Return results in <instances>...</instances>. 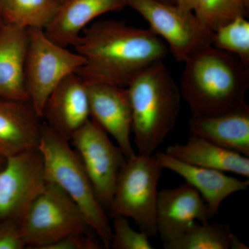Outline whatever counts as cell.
Returning a JSON list of instances; mask_svg holds the SVG:
<instances>
[{
    "mask_svg": "<svg viewBox=\"0 0 249 249\" xmlns=\"http://www.w3.org/2000/svg\"><path fill=\"white\" fill-rule=\"evenodd\" d=\"M127 89L138 154L153 155L175 128L182 98L179 88L160 60L139 73Z\"/></svg>",
    "mask_w": 249,
    "mask_h": 249,
    "instance_id": "cell-3",
    "label": "cell"
},
{
    "mask_svg": "<svg viewBox=\"0 0 249 249\" xmlns=\"http://www.w3.org/2000/svg\"><path fill=\"white\" fill-rule=\"evenodd\" d=\"M38 147L43 157L47 181L55 183L67 193L83 213L103 247L110 248V222L70 141L43 123Z\"/></svg>",
    "mask_w": 249,
    "mask_h": 249,
    "instance_id": "cell-4",
    "label": "cell"
},
{
    "mask_svg": "<svg viewBox=\"0 0 249 249\" xmlns=\"http://www.w3.org/2000/svg\"><path fill=\"white\" fill-rule=\"evenodd\" d=\"M27 249L21 225L14 221L0 222V249Z\"/></svg>",
    "mask_w": 249,
    "mask_h": 249,
    "instance_id": "cell-26",
    "label": "cell"
},
{
    "mask_svg": "<svg viewBox=\"0 0 249 249\" xmlns=\"http://www.w3.org/2000/svg\"><path fill=\"white\" fill-rule=\"evenodd\" d=\"M191 134L249 157V107L215 116L192 115Z\"/></svg>",
    "mask_w": 249,
    "mask_h": 249,
    "instance_id": "cell-17",
    "label": "cell"
},
{
    "mask_svg": "<svg viewBox=\"0 0 249 249\" xmlns=\"http://www.w3.org/2000/svg\"><path fill=\"white\" fill-rule=\"evenodd\" d=\"M124 2L148 22L150 30L163 40L178 62H184L192 53L212 45L213 31L204 27L192 11L160 0Z\"/></svg>",
    "mask_w": 249,
    "mask_h": 249,
    "instance_id": "cell-8",
    "label": "cell"
},
{
    "mask_svg": "<svg viewBox=\"0 0 249 249\" xmlns=\"http://www.w3.org/2000/svg\"><path fill=\"white\" fill-rule=\"evenodd\" d=\"M111 248L114 249H152L149 236L145 232L137 231L122 216L113 217Z\"/></svg>",
    "mask_w": 249,
    "mask_h": 249,
    "instance_id": "cell-24",
    "label": "cell"
},
{
    "mask_svg": "<svg viewBox=\"0 0 249 249\" xmlns=\"http://www.w3.org/2000/svg\"><path fill=\"white\" fill-rule=\"evenodd\" d=\"M5 23L4 15H3L2 8H1V1H0V27Z\"/></svg>",
    "mask_w": 249,
    "mask_h": 249,
    "instance_id": "cell-29",
    "label": "cell"
},
{
    "mask_svg": "<svg viewBox=\"0 0 249 249\" xmlns=\"http://www.w3.org/2000/svg\"><path fill=\"white\" fill-rule=\"evenodd\" d=\"M164 2L170 3V4H177V0H160Z\"/></svg>",
    "mask_w": 249,
    "mask_h": 249,
    "instance_id": "cell-31",
    "label": "cell"
},
{
    "mask_svg": "<svg viewBox=\"0 0 249 249\" xmlns=\"http://www.w3.org/2000/svg\"><path fill=\"white\" fill-rule=\"evenodd\" d=\"M212 46L231 53L249 67V22L247 17L236 18L213 32Z\"/></svg>",
    "mask_w": 249,
    "mask_h": 249,
    "instance_id": "cell-23",
    "label": "cell"
},
{
    "mask_svg": "<svg viewBox=\"0 0 249 249\" xmlns=\"http://www.w3.org/2000/svg\"><path fill=\"white\" fill-rule=\"evenodd\" d=\"M232 234L227 224L195 222L165 249H229Z\"/></svg>",
    "mask_w": 249,
    "mask_h": 249,
    "instance_id": "cell-21",
    "label": "cell"
},
{
    "mask_svg": "<svg viewBox=\"0 0 249 249\" xmlns=\"http://www.w3.org/2000/svg\"><path fill=\"white\" fill-rule=\"evenodd\" d=\"M42 119L50 128L70 141L90 119L86 82L76 73L64 78L49 95Z\"/></svg>",
    "mask_w": 249,
    "mask_h": 249,
    "instance_id": "cell-13",
    "label": "cell"
},
{
    "mask_svg": "<svg viewBox=\"0 0 249 249\" xmlns=\"http://www.w3.org/2000/svg\"><path fill=\"white\" fill-rule=\"evenodd\" d=\"M231 249H248L249 247L247 245H245L243 242H242L237 237V236L232 234L231 238L230 241V248Z\"/></svg>",
    "mask_w": 249,
    "mask_h": 249,
    "instance_id": "cell-27",
    "label": "cell"
},
{
    "mask_svg": "<svg viewBox=\"0 0 249 249\" xmlns=\"http://www.w3.org/2000/svg\"><path fill=\"white\" fill-rule=\"evenodd\" d=\"M28 29L9 23L0 27V97L29 101L24 81Z\"/></svg>",
    "mask_w": 249,
    "mask_h": 249,
    "instance_id": "cell-18",
    "label": "cell"
},
{
    "mask_svg": "<svg viewBox=\"0 0 249 249\" xmlns=\"http://www.w3.org/2000/svg\"><path fill=\"white\" fill-rule=\"evenodd\" d=\"M90 116L117 142L126 160L136 155L132 142V108L127 88L86 82Z\"/></svg>",
    "mask_w": 249,
    "mask_h": 249,
    "instance_id": "cell-12",
    "label": "cell"
},
{
    "mask_svg": "<svg viewBox=\"0 0 249 249\" xmlns=\"http://www.w3.org/2000/svg\"><path fill=\"white\" fill-rule=\"evenodd\" d=\"M24 81L28 98L42 118L49 95L57 85L83 66L85 59L51 40L42 29H28Z\"/></svg>",
    "mask_w": 249,
    "mask_h": 249,
    "instance_id": "cell-7",
    "label": "cell"
},
{
    "mask_svg": "<svg viewBox=\"0 0 249 249\" xmlns=\"http://www.w3.org/2000/svg\"><path fill=\"white\" fill-rule=\"evenodd\" d=\"M56 1H58L59 3L61 4V3L63 2V1H65V0H56Z\"/></svg>",
    "mask_w": 249,
    "mask_h": 249,
    "instance_id": "cell-33",
    "label": "cell"
},
{
    "mask_svg": "<svg viewBox=\"0 0 249 249\" xmlns=\"http://www.w3.org/2000/svg\"><path fill=\"white\" fill-rule=\"evenodd\" d=\"M154 155L163 169L178 174L200 194L212 217L217 214L227 197L249 188V179L240 180L219 170L188 164L165 152H157Z\"/></svg>",
    "mask_w": 249,
    "mask_h": 249,
    "instance_id": "cell-14",
    "label": "cell"
},
{
    "mask_svg": "<svg viewBox=\"0 0 249 249\" xmlns=\"http://www.w3.org/2000/svg\"><path fill=\"white\" fill-rule=\"evenodd\" d=\"M211 218L204 199L188 183L159 191L156 224L164 249L181 237L196 220L205 223Z\"/></svg>",
    "mask_w": 249,
    "mask_h": 249,
    "instance_id": "cell-11",
    "label": "cell"
},
{
    "mask_svg": "<svg viewBox=\"0 0 249 249\" xmlns=\"http://www.w3.org/2000/svg\"><path fill=\"white\" fill-rule=\"evenodd\" d=\"M245 1V4L247 5V7L249 9V0H244Z\"/></svg>",
    "mask_w": 249,
    "mask_h": 249,
    "instance_id": "cell-32",
    "label": "cell"
},
{
    "mask_svg": "<svg viewBox=\"0 0 249 249\" xmlns=\"http://www.w3.org/2000/svg\"><path fill=\"white\" fill-rule=\"evenodd\" d=\"M124 0H65L44 30L62 47L74 46L83 30L95 18L125 7Z\"/></svg>",
    "mask_w": 249,
    "mask_h": 249,
    "instance_id": "cell-16",
    "label": "cell"
},
{
    "mask_svg": "<svg viewBox=\"0 0 249 249\" xmlns=\"http://www.w3.org/2000/svg\"><path fill=\"white\" fill-rule=\"evenodd\" d=\"M6 158L1 155H0V170L4 168L5 164H6Z\"/></svg>",
    "mask_w": 249,
    "mask_h": 249,
    "instance_id": "cell-30",
    "label": "cell"
},
{
    "mask_svg": "<svg viewBox=\"0 0 249 249\" xmlns=\"http://www.w3.org/2000/svg\"><path fill=\"white\" fill-rule=\"evenodd\" d=\"M5 23L22 29H45L55 17L56 0H0Z\"/></svg>",
    "mask_w": 249,
    "mask_h": 249,
    "instance_id": "cell-20",
    "label": "cell"
},
{
    "mask_svg": "<svg viewBox=\"0 0 249 249\" xmlns=\"http://www.w3.org/2000/svg\"><path fill=\"white\" fill-rule=\"evenodd\" d=\"M85 59L76 71L85 82L127 88L139 73L168 53L166 44L150 29L114 20L85 28L73 46Z\"/></svg>",
    "mask_w": 249,
    "mask_h": 249,
    "instance_id": "cell-1",
    "label": "cell"
},
{
    "mask_svg": "<svg viewBox=\"0 0 249 249\" xmlns=\"http://www.w3.org/2000/svg\"><path fill=\"white\" fill-rule=\"evenodd\" d=\"M70 142L81 160L98 200L108 209L119 173L127 160L122 150L91 119L75 132Z\"/></svg>",
    "mask_w": 249,
    "mask_h": 249,
    "instance_id": "cell-10",
    "label": "cell"
},
{
    "mask_svg": "<svg viewBox=\"0 0 249 249\" xmlns=\"http://www.w3.org/2000/svg\"><path fill=\"white\" fill-rule=\"evenodd\" d=\"M249 10L244 0H194L192 11L204 27L214 32L236 18L247 17Z\"/></svg>",
    "mask_w": 249,
    "mask_h": 249,
    "instance_id": "cell-22",
    "label": "cell"
},
{
    "mask_svg": "<svg viewBox=\"0 0 249 249\" xmlns=\"http://www.w3.org/2000/svg\"><path fill=\"white\" fill-rule=\"evenodd\" d=\"M91 231L78 232L64 237L48 249H100L104 248L101 240Z\"/></svg>",
    "mask_w": 249,
    "mask_h": 249,
    "instance_id": "cell-25",
    "label": "cell"
},
{
    "mask_svg": "<svg viewBox=\"0 0 249 249\" xmlns=\"http://www.w3.org/2000/svg\"><path fill=\"white\" fill-rule=\"evenodd\" d=\"M194 0H177V5L181 9L192 11Z\"/></svg>",
    "mask_w": 249,
    "mask_h": 249,
    "instance_id": "cell-28",
    "label": "cell"
},
{
    "mask_svg": "<svg viewBox=\"0 0 249 249\" xmlns=\"http://www.w3.org/2000/svg\"><path fill=\"white\" fill-rule=\"evenodd\" d=\"M163 168L155 155L136 154L121 168L109 206L111 218L133 219L140 231L157 235L156 208L158 183Z\"/></svg>",
    "mask_w": 249,
    "mask_h": 249,
    "instance_id": "cell-5",
    "label": "cell"
},
{
    "mask_svg": "<svg viewBox=\"0 0 249 249\" xmlns=\"http://www.w3.org/2000/svg\"><path fill=\"white\" fill-rule=\"evenodd\" d=\"M47 183L43 157L38 147L7 157L0 170V222L14 221L21 225Z\"/></svg>",
    "mask_w": 249,
    "mask_h": 249,
    "instance_id": "cell-9",
    "label": "cell"
},
{
    "mask_svg": "<svg viewBox=\"0 0 249 249\" xmlns=\"http://www.w3.org/2000/svg\"><path fill=\"white\" fill-rule=\"evenodd\" d=\"M42 119L30 101L0 97V155L7 158L38 147Z\"/></svg>",
    "mask_w": 249,
    "mask_h": 249,
    "instance_id": "cell-15",
    "label": "cell"
},
{
    "mask_svg": "<svg viewBox=\"0 0 249 249\" xmlns=\"http://www.w3.org/2000/svg\"><path fill=\"white\" fill-rule=\"evenodd\" d=\"M180 91L193 116L219 115L247 106L249 67L210 45L185 60Z\"/></svg>",
    "mask_w": 249,
    "mask_h": 249,
    "instance_id": "cell-2",
    "label": "cell"
},
{
    "mask_svg": "<svg viewBox=\"0 0 249 249\" xmlns=\"http://www.w3.org/2000/svg\"><path fill=\"white\" fill-rule=\"evenodd\" d=\"M165 153L188 164L249 178V157L190 134L185 144L167 147Z\"/></svg>",
    "mask_w": 249,
    "mask_h": 249,
    "instance_id": "cell-19",
    "label": "cell"
},
{
    "mask_svg": "<svg viewBox=\"0 0 249 249\" xmlns=\"http://www.w3.org/2000/svg\"><path fill=\"white\" fill-rule=\"evenodd\" d=\"M21 229L27 249H48L71 234L92 231L76 203L48 181L28 210Z\"/></svg>",
    "mask_w": 249,
    "mask_h": 249,
    "instance_id": "cell-6",
    "label": "cell"
}]
</instances>
